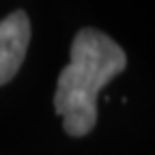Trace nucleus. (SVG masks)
<instances>
[{"label": "nucleus", "mask_w": 155, "mask_h": 155, "mask_svg": "<svg viewBox=\"0 0 155 155\" xmlns=\"http://www.w3.org/2000/svg\"><path fill=\"white\" fill-rule=\"evenodd\" d=\"M69 65L58 73L54 110L73 138L86 136L97 123V97L125 67L123 48L101 30L82 28L73 37Z\"/></svg>", "instance_id": "1"}, {"label": "nucleus", "mask_w": 155, "mask_h": 155, "mask_svg": "<svg viewBox=\"0 0 155 155\" xmlns=\"http://www.w3.org/2000/svg\"><path fill=\"white\" fill-rule=\"evenodd\" d=\"M30 43V19L26 11H13L0 22V86L9 84L22 67Z\"/></svg>", "instance_id": "2"}]
</instances>
